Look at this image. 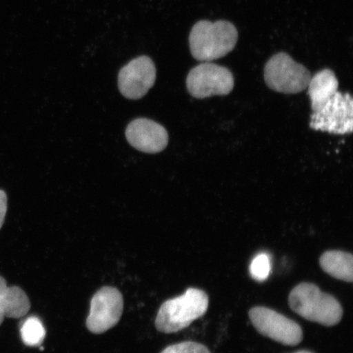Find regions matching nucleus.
I'll list each match as a JSON object with an SVG mask.
<instances>
[{
  "mask_svg": "<svg viewBox=\"0 0 353 353\" xmlns=\"http://www.w3.org/2000/svg\"><path fill=\"white\" fill-rule=\"evenodd\" d=\"M295 353H313V352H309V351H306V350H303V351H299V352H295Z\"/></svg>",
  "mask_w": 353,
  "mask_h": 353,
  "instance_id": "nucleus-19",
  "label": "nucleus"
},
{
  "mask_svg": "<svg viewBox=\"0 0 353 353\" xmlns=\"http://www.w3.org/2000/svg\"><path fill=\"white\" fill-rule=\"evenodd\" d=\"M123 311V299L120 290L105 286L97 291L91 300L86 326L91 333L100 334L116 326Z\"/></svg>",
  "mask_w": 353,
  "mask_h": 353,
  "instance_id": "nucleus-8",
  "label": "nucleus"
},
{
  "mask_svg": "<svg viewBox=\"0 0 353 353\" xmlns=\"http://www.w3.org/2000/svg\"><path fill=\"white\" fill-rule=\"evenodd\" d=\"M289 305L303 319L324 326L338 325L343 316V309L336 299L315 284L305 282L291 290Z\"/></svg>",
  "mask_w": 353,
  "mask_h": 353,
  "instance_id": "nucleus-2",
  "label": "nucleus"
},
{
  "mask_svg": "<svg viewBox=\"0 0 353 353\" xmlns=\"http://www.w3.org/2000/svg\"><path fill=\"white\" fill-rule=\"evenodd\" d=\"M237 39V30L231 22L200 21L190 33V50L194 59L210 63L232 52Z\"/></svg>",
  "mask_w": 353,
  "mask_h": 353,
  "instance_id": "nucleus-1",
  "label": "nucleus"
},
{
  "mask_svg": "<svg viewBox=\"0 0 353 353\" xmlns=\"http://www.w3.org/2000/svg\"><path fill=\"white\" fill-rule=\"evenodd\" d=\"M311 78L305 66L297 63L285 52L272 57L264 68L267 85L281 94H295L305 90Z\"/></svg>",
  "mask_w": 353,
  "mask_h": 353,
  "instance_id": "nucleus-4",
  "label": "nucleus"
},
{
  "mask_svg": "<svg viewBox=\"0 0 353 353\" xmlns=\"http://www.w3.org/2000/svg\"><path fill=\"white\" fill-rule=\"evenodd\" d=\"M157 69L147 56L136 57L123 66L118 76V86L122 95L131 100L143 98L153 87Z\"/></svg>",
  "mask_w": 353,
  "mask_h": 353,
  "instance_id": "nucleus-9",
  "label": "nucleus"
},
{
  "mask_svg": "<svg viewBox=\"0 0 353 353\" xmlns=\"http://www.w3.org/2000/svg\"><path fill=\"white\" fill-rule=\"evenodd\" d=\"M187 88L189 94L199 99L228 95L234 88L233 74L224 66L203 63L190 70Z\"/></svg>",
  "mask_w": 353,
  "mask_h": 353,
  "instance_id": "nucleus-6",
  "label": "nucleus"
},
{
  "mask_svg": "<svg viewBox=\"0 0 353 353\" xmlns=\"http://www.w3.org/2000/svg\"><path fill=\"white\" fill-rule=\"evenodd\" d=\"M0 307L8 319H21L30 311V302L25 291L19 286H8L0 276Z\"/></svg>",
  "mask_w": 353,
  "mask_h": 353,
  "instance_id": "nucleus-11",
  "label": "nucleus"
},
{
  "mask_svg": "<svg viewBox=\"0 0 353 353\" xmlns=\"http://www.w3.org/2000/svg\"><path fill=\"white\" fill-rule=\"evenodd\" d=\"M22 341L29 347L41 346L46 336V330L41 320L37 316H30L21 325Z\"/></svg>",
  "mask_w": 353,
  "mask_h": 353,
  "instance_id": "nucleus-14",
  "label": "nucleus"
},
{
  "mask_svg": "<svg viewBox=\"0 0 353 353\" xmlns=\"http://www.w3.org/2000/svg\"><path fill=\"white\" fill-rule=\"evenodd\" d=\"M307 87L312 112H316L338 91L339 81L332 70L325 69L311 78Z\"/></svg>",
  "mask_w": 353,
  "mask_h": 353,
  "instance_id": "nucleus-12",
  "label": "nucleus"
},
{
  "mask_svg": "<svg viewBox=\"0 0 353 353\" xmlns=\"http://www.w3.org/2000/svg\"><path fill=\"white\" fill-rule=\"evenodd\" d=\"M319 263L322 270L330 276L352 283L353 281L352 254L339 250L326 251L321 256Z\"/></svg>",
  "mask_w": 353,
  "mask_h": 353,
  "instance_id": "nucleus-13",
  "label": "nucleus"
},
{
  "mask_svg": "<svg viewBox=\"0 0 353 353\" xmlns=\"http://www.w3.org/2000/svg\"><path fill=\"white\" fill-rule=\"evenodd\" d=\"M4 319H6V316H4L3 309L0 307V325L3 323Z\"/></svg>",
  "mask_w": 353,
  "mask_h": 353,
  "instance_id": "nucleus-18",
  "label": "nucleus"
},
{
  "mask_svg": "<svg viewBox=\"0 0 353 353\" xmlns=\"http://www.w3.org/2000/svg\"><path fill=\"white\" fill-rule=\"evenodd\" d=\"M271 262L267 254H259L250 264V272L254 280L262 282L266 281L270 274Z\"/></svg>",
  "mask_w": 353,
  "mask_h": 353,
  "instance_id": "nucleus-15",
  "label": "nucleus"
},
{
  "mask_svg": "<svg viewBox=\"0 0 353 353\" xmlns=\"http://www.w3.org/2000/svg\"><path fill=\"white\" fill-rule=\"evenodd\" d=\"M161 353H211L205 345L196 342H183L167 347Z\"/></svg>",
  "mask_w": 353,
  "mask_h": 353,
  "instance_id": "nucleus-16",
  "label": "nucleus"
},
{
  "mask_svg": "<svg viewBox=\"0 0 353 353\" xmlns=\"http://www.w3.org/2000/svg\"><path fill=\"white\" fill-rule=\"evenodd\" d=\"M125 136L132 148L145 153L161 152L169 143V134L165 128L145 118L132 121L127 127Z\"/></svg>",
  "mask_w": 353,
  "mask_h": 353,
  "instance_id": "nucleus-10",
  "label": "nucleus"
},
{
  "mask_svg": "<svg viewBox=\"0 0 353 353\" xmlns=\"http://www.w3.org/2000/svg\"><path fill=\"white\" fill-rule=\"evenodd\" d=\"M209 296L204 290L189 288L181 296L167 300L159 309L156 328L159 332L173 334L188 327L204 316L209 307Z\"/></svg>",
  "mask_w": 353,
  "mask_h": 353,
  "instance_id": "nucleus-3",
  "label": "nucleus"
},
{
  "mask_svg": "<svg viewBox=\"0 0 353 353\" xmlns=\"http://www.w3.org/2000/svg\"><path fill=\"white\" fill-rule=\"evenodd\" d=\"M8 211V197L6 193L0 190V229L2 228Z\"/></svg>",
  "mask_w": 353,
  "mask_h": 353,
  "instance_id": "nucleus-17",
  "label": "nucleus"
},
{
  "mask_svg": "<svg viewBox=\"0 0 353 353\" xmlns=\"http://www.w3.org/2000/svg\"><path fill=\"white\" fill-rule=\"evenodd\" d=\"M353 103L350 94L337 91L319 110L312 112L310 127L332 134H352Z\"/></svg>",
  "mask_w": 353,
  "mask_h": 353,
  "instance_id": "nucleus-7",
  "label": "nucleus"
},
{
  "mask_svg": "<svg viewBox=\"0 0 353 353\" xmlns=\"http://www.w3.org/2000/svg\"><path fill=\"white\" fill-rule=\"evenodd\" d=\"M254 327L263 336L285 346H296L303 341L301 326L272 309L254 307L249 312Z\"/></svg>",
  "mask_w": 353,
  "mask_h": 353,
  "instance_id": "nucleus-5",
  "label": "nucleus"
}]
</instances>
